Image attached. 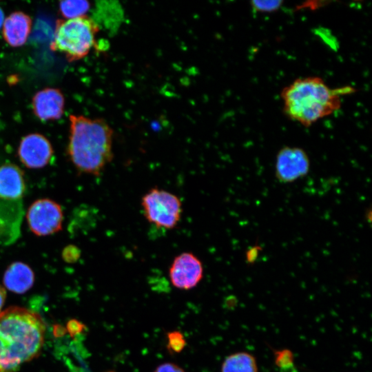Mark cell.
Here are the masks:
<instances>
[{"instance_id":"obj_1","label":"cell","mask_w":372,"mask_h":372,"mask_svg":"<svg viewBox=\"0 0 372 372\" xmlns=\"http://www.w3.org/2000/svg\"><path fill=\"white\" fill-rule=\"evenodd\" d=\"M45 333V324L34 311L11 307L0 312V372H17L38 356Z\"/></svg>"},{"instance_id":"obj_2","label":"cell","mask_w":372,"mask_h":372,"mask_svg":"<svg viewBox=\"0 0 372 372\" xmlns=\"http://www.w3.org/2000/svg\"><path fill=\"white\" fill-rule=\"evenodd\" d=\"M113 134L103 118L70 116L68 153L79 173L101 174L113 158Z\"/></svg>"},{"instance_id":"obj_3","label":"cell","mask_w":372,"mask_h":372,"mask_svg":"<svg viewBox=\"0 0 372 372\" xmlns=\"http://www.w3.org/2000/svg\"><path fill=\"white\" fill-rule=\"evenodd\" d=\"M354 92L350 86L331 88L318 76L299 78L281 92L284 113L309 127L339 110L341 96Z\"/></svg>"},{"instance_id":"obj_4","label":"cell","mask_w":372,"mask_h":372,"mask_svg":"<svg viewBox=\"0 0 372 372\" xmlns=\"http://www.w3.org/2000/svg\"><path fill=\"white\" fill-rule=\"evenodd\" d=\"M99 32V25L87 16L59 20L51 48L63 53L69 61H78L86 56L96 45Z\"/></svg>"},{"instance_id":"obj_5","label":"cell","mask_w":372,"mask_h":372,"mask_svg":"<svg viewBox=\"0 0 372 372\" xmlns=\"http://www.w3.org/2000/svg\"><path fill=\"white\" fill-rule=\"evenodd\" d=\"M144 216L158 228L174 229L182 216V203L175 194L157 187L150 189L141 199Z\"/></svg>"},{"instance_id":"obj_6","label":"cell","mask_w":372,"mask_h":372,"mask_svg":"<svg viewBox=\"0 0 372 372\" xmlns=\"http://www.w3.org/2000/svg\"><path fill=\"white\" fill-rule=\"evenodd\" d=\"M26 218L33 234L45 236L61 229L63 214L61 205L56 202L49 198H40L30 205Z\"/></svg>"},{"instance_id":"obj_7","label":"cell","mask_w":372,"mask_h":372,"mask_svg":"<svg viewBox=\"0 0 372 372\" xmlns=\"http://www.w3.org/2000/svg\"><path fill=\"white\" fill-rule=\"evenodd\" d=\"M310 165L309 157L302 148L285 146L276 155L275 176L281 183H293L307 176Z\"/></svg>"},{"instance_id":"obj_8","label":"cell","mask_w":372,"mask_h":372,"mask_svg":"<svg viewBox=\"0 0 372 372\" xmlns=\"http://www.w3.org/2000/svg\"><path fill=\"white\" fill-rule=\"evenodd\" d=\"M172 284L180 289L196 287L203 278V266L191 252H183L174 259L169 271Z\"/></svg>"},{"instance_id":"obj_9","label":"cell","mask_w":372,"mask_h":372,"mask_svg":"<svg viewBox=\"0 0 372 372\" xmlns=\"http://www.w3.org/2000/svg\"><path fill=\"white\" fill-rule=\"evenodd\" d=\"M18 156L21 163L30 169H40L47 165L53 156L49 140L39 133L29 134L20 141Z\"/></svg>"},{"instance_id":"obj_10","label":"cell","mask_w":372,"mask_h":372,"mask_svg":"<svg viewBox=\"0 0 372 372\" xmlns=\"http://www.w3.org/2000/svg\"><path fill=\"white\" fill-rule=\"evenodd\" d=\"M64 105L63 95L56 88L43 89L37 92L32 98L34 113L41 121L59 119L63 115Z\"/></svg>"},{"instance_id":"obj_11","label":"cell","mask_w":372,"mask_h":372,"mask_svg":"<svg viewBox=\"0 0 372 372\" xmlns=\"http://www.w3.org/2000/svg\"><path fill=\"white\" fill-rule=\"evenodd\" d=\"M25 188L23 173L18 166L12 163L0 166V198L19 200L24 196Z\"/></svg>"},{"instance_id":"obj_12","label":"cell","mask_w":372,"mask_h":372,"mask_svg":"<svg viewBox=\"0 0 372 372\" xmlns=\"http://www.w3.org/2000/svg\"><path fill=\"white\" fill-rule=\"evenodd\" d=\"M32 27L31 18L25 13L17 11L11 13L3 24V36L8 44L19 47L25 44Z\"/></svg>"},{"instance_id":"obj_13","label":"cell","mask_w":372,"mask_h":372,"mask_svg":"<svg viewBox=\"0 0 372 372\" xmlns=\"http://www.w3.org/2000/svg\"><path fill=\"white\" fill-rule=\"evenodd\" d=\"M3 282L9 291L16 293H23L33 286L34 273L27 264L14 262L6 269Z\"/></svg>"},{"instance_id":"obj_14","label":"cell","mask_w":372,"mask_h":372,"mask_svg":"<svg viewBox=\"0 0 372 372\" xmlns=\"http://www.w3.org/2000/svg\"><path fill=\"white\" fill-rule=\"evenodd\" d=\"M222 372H258L254 357L240 352L229 355L223 362Z\"/></svg>"},{"instance_id":"obj_15","label":"cell","mask_w":372,"mask_h":372,"mask_svg":"<svg viewBox=\"0 0 372 372\" xmlns=\"http://www.w3.org/2000/svg\"><path fill=\"white\" fill-rule=\"evenodd\" d=\"M90 8V3L87 1H62L59 2V10L62 16L67 19L85 16Z\"/></svg>"},{"instance_id":"obj_16","label":"cell","mask_w":372,"mask_h":372,"mask_svg":"<svg viewBox=\"0 0 372 372\" xmlns=\"http://www.w3.org/2000/svg\"><path fill=\"white\" fill-rule=\"evenodd\" d=\"M167 349L170 353H180L186 345V340L183 333L178 331L167 333Z\"/></svg>"},{"instance_id":"obj_17","label":"cell","mask_w":372,"mask_h":372,"mask_svg":"<svg viewBox=\"0 0 372 372\" xmlns=\"http://www.w3.org/2000/svg\"><path fill=\"white\" fill-rule=\"evenodd\" d=\"M282 1H251L250 2L251 8L256 12L270 13L277 11L280 8Z\"/></svg>"},{"instance_id":"obj_18","label":"cell","mask_w":372,"mask_h":372,"mask_svg":"<svg viewBox=\"0 0 372 372\" xmlns=\"http://www.w3.org/2000/svg\"><path fill=\"white\" fill-rule=\"evenodd\" d=\"M275 363L280 369L294 365L292 352L289 349L275 351Z\"/></svg>"},{"instance_id":"obj_19","label":"cell","mask_w":372,"mask_h":372,"mask_svg":"<svg viewBox=\"0 0 372 372\" xmlns=\"http://www.w3.org/2000/svg\"><path fill=\"white\" fill-rule=\"evenodd\" d=\"M80 256V250L75 246L70 245L63 250V258L68 262H76Z\"/></svg>"},{"instance_id":"obj_20","label":"cell","mask_w":372,"mask_h":372,"mask_svg":"<svg viewBox=\"0 0 372 372\" xmlns=\"http://www.w3.org/2000/svg\"><path fill=\"white\" fill-rule=\"evenodd\" d=\"M262 250V247L258 245H256L251 247H249L245 254V259L246 262L248 264H253L256 262L257 260L260 251Z\"/></svg>"},{"instance_id":"obj_21","label":"cell","mask_w":372,"mask_h":372,"mask_svg":"<svg viewBox=\"0 0 372 372\" xmlns=\"http://www.w3.org/2000/svg\"><path fill=\"white\" fill-rule=\"evenodd\" d=\"M154 372H185L182 368L172 363H164L159 365Z\"/></svg>"},{"instance_id":"obj_22","label":"cell","mask_w":372,"mask_h":372,"mask_svg":"<svg viewBox=\"0 0 372 372\" xmlns=\"http://www.w3.org/2000/svg\"><path fill=\"white\" fill-rule=\"evenodd\" d=\"M83 327L84 326L83 324L76 320L71 321L69 325L70 331H72L74 334L79 333L82 330Z\"/></svg>"},{"instance_id":"obj_23","label":"cell","mask_w":372,"mask_h":372,"mask_svg":"<svg viewBox=\"0 0 372 372\" xmlns=\"http://www.w3.org/2000/svg\"><path fill=\"white\" fill-rule=\"evenodd\" d=\"M327 1H309L304 3L299 8H309L310 9H316L318 7L322 6V4Z\"/></svg>"},{"instance_id":"obj_24","label":"cell","mask_w":372,"mask_h":372,"mask_svg":"<svg viewBox=\"0 0 372 372\" xmlns=\"http://www.w3.org/2000/svg\"><path fill=\"white\" fill-rule=\"evenodd\" d=\"M6 298V289L0 285V312L3 307Z\"/></svg>"},{"instance_id":"obj_25","label":"cell","mask_w":372,"mask_h":372,"mask_svg":"<svg viewBox=\"0 0 372 372\" xmlns=\"http://www.w3.org/2000/svg\"><path fill=\"white\" fill-rule=\"evenodd\" d=\"M280 372H298L295 366L293 365L290 367L280 369Z\"/></svg>"},{"instance_id":"obj_26","label":"cell","mask_w":372,"mask_h":372,"mask_svg":"<svg viewBox=\"0 0 372 372\" xmlns=\"http://www.w3.org/2000/svg\"><path fill=\"white\" fill-rule=\"evenodd\" d=\"M4 20V13L2 9L0 8V29L3 26Z\"/></svg>"},{"instance_id":"obj_27","label":"cell","mask_w":372,"mask_h":372,"mask_svg":"<svg viewBox=\"0 0 372 372\" xmlns=\"http://www.w3.org/2000/svg\"><path fill=\"white\" fill-rule=\"evenodd\" d=\"M108 372H114V371H108Z\"/></svg>"}]
</instances>
